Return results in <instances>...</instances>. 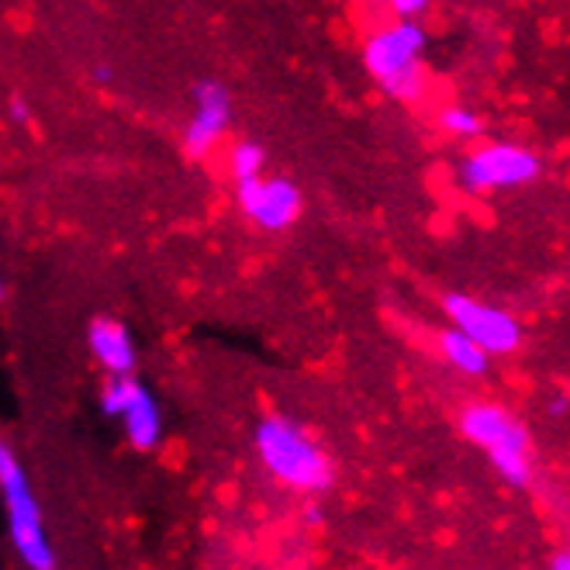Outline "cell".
I'll use <instances>...</instances> for the list:
<instances>
[{"label": "cell", "instance_id": "8992f818", "mask_svg": "<svg viewBox=\"0 0 570 570\" xmlns=\"http://www.w3.org/2000/svg\"><path fill=\"white\" fill-rule=\"evenodd\" d=\"M100 415L111 419L125 443L136 453H153L166 440V415H163V401L156 391L139 377V374H125V377H105L97 394Z\"/></svg>", "mask_w": 570, "mask_h": 570}, {"label": "cell", "instance_id": "3957f363", "mask_svg": "<svg viewBox=\"0 0 570 570\" xmlns=\"http://www.w3.org/2000/svg\"><path fill=\"white\" fill-rule=\"evenodd\" d=\"M0 512H4L8 543L21 570H56L59 557L52 547V535L46 529L42 501L31 488L28 466L18 450L0 440Z\"/></svg>", "mask_w": 570, "mask_h": 570}, {"label": "cell", "instance_id": "52a82bcc", "mask_svg": "<svg viewBox=\"0 0 570 570\" xmlns=\"http://www.w3.org/2000/svg\"><path fill=\"white\" fill-rule=\"evenodd\" d=\"M236 100L222 80H197L190 90V111L180 128V146L190 159H212L232 136Z\"/></svg>", "mask_w": 570, "mask_h": 570}, {"label": "cell", "instance_id": "5b68a950", "mask_svg": "<svg viewBox=\"0 0 570 570\" xmlns=\"http://www.w3.org/2000/svg\"><path fill=\"white\" fill-rule=\"evenodd\" d=\"M543 156L522 142H478L456 166V187L471 197L522 190L543 177Z\"/></svg>", "mask_w": 570, "mask_h": 570}, {"label": "cell", "instance_id": "2e32d148", "mask_svg": "<svg viewBox=\"0 0 570 570\" xmlns=\"http://www.w3.org/2000/svg\"><path fill=\"white\" fill-rule=\"evenodd\" d=\"M550 570H570V550L557 553V557L550 560Z\"/></svg>", "mask_w": 570, "mask_h": 570}, {"label": "cell", "instance_id": "9a60e30c", "mask_svg": "<svg viewBox=\"0 0 570 570\" xmlns=\"http://www.w3.org/2000/svg\"><path fill=\"white\" fill-rule=\"evenodd\" d=\"M547 412H550V419H563V415L570 412V394H553V397H550V405H547Z\"/></svg>", "mask_w": 570, "mask_h": 570}, {"label": "cell", "instance_id": "7c38bea8", "mask_svg": "<svg viewBox=\"0 0 570 570\" xmlns=\"http://www.w3.org/2000/svg\"><path fill=\"white\" fill-rule=\"evenodd\" d=\"M435 125L453 142H478L484 136V115L471 105H460V100L435 115Z\"/></svg>", "mask_w": 570, "mask_h": 570}, {"label": "cell", "instance_id": "9c48e42d", "mask_svg": "<svg viewBox=\"0 0 570 570\" xmlns=\"http://www.w3.org/2000/svg\"><path fill=\"white\" fill-rule=\"evenodd\" d=\"M236 208L256 232L281 236V232L294 228L301 215H305V194H301V187L291 177L259 174L253 180L236 184Z\"/></svg>", "mask_w": 570, "mask_h": 570}, {"label": "cell", "instance_id": "4fadbf2b", "mask_svg": "<svg viewBox=\"0 0 570 570\" xmlns=\"http://www.w3.org/2000/svg\"><path fill=\"white\" fill-rule=\"evenodd\" d=\"M225 174L232 184H243V180L266 174V149L256 139H236L225 149Z\"/></svg>", "mask_w": 570, "mask_h": 570}, {"label": "cell", "instance_id": "8fae6325", "mask_svg": "<svg viewBox=\"0 0 570 570\" xmlns=\"http://www.w3.org/2000/svg\"><path fill=\"white\" fill-rule=\"evenodd\" d=\"M435 350H440L443 363L450 366V371H456L460 377H488L491 360H494L471 340V335H463L453 325L435 335Z\"/></svg>", "mask_w": 570, "mask_h": 570}, {"label": "cell", "instance_id": "d6986e66", "mask_svg": "<svg viewBox=\"0 0 570 570\" xmlns=\"http://www.w3.org/2000/svg\"><path fill=\"white\" fill-rule=\"evenodd\" d=\"M94 77H97V83H108L111 80V70H94Z\"/></svg>", "mask_w": 570, "mask_h": 570}, {"label": "cell", "instance_id": "e0dca14e", "mask_svg": "<svg viewBox=\"0 0 570 570\" xmlns=\"http://www.w3.org/2000/svg\"><path fill=\"white\" fill-rule=\"evenodd\" d=\"M11 108H14L11 115H14L18 121H28V118H31V111H28V105H24V100H11Z\"/></svg>", "mask_w": 570, "mask_h": 570}, {"label": "cell", "instance_id": "ba28073f", "mask_svg": "<svg viewBox=\"0 0 570 570\" xmlns=\"http://www.w3.org/2000/svg\"><path fill=\"white\" fill-rule=\"evenodd\" d=\"M443 315L453 328H460L463 335L488 353V356H512L522 350L525 332L519 325V318L498 305H488V301L474 297V294H463L453 291L443 297Z\"/></svg>", "mask_w": 570, "mask_h": 570}, {"label": "cell", "instance_id": "30bf717a", "mask_svg": "<svg viewBox=\"0 0 570 570\" xmlns=\"http://www.w3.org/2000/svg\"><path fill=\"white\" fill-rule=\"evenodd\" d=\"M87 353L105 377H125L139 371V343L131 328L111 315H100L87 325Z\"/></svg>", "mask_w": 570, "mask_h": 570}, {"label": "cell", "instance_id": "277c9868", "mask_svg": "<svg viewBox=\"0 0 570 570\" xmlns=\"http://www.w3.org/2000/svg\"><path fill=\"white\" fill-rule=\"evenodd\" d=\"M460 435L466 443H474L498 471V478L512 488L532 484V440L525 422L498 401H471L460 409Z\"/></svg>", "mask_w": 570, "mask_h": 570}, {"label": "cell", "instance_id": "ac0fdd59", "mask_svg": "<svg viewBox=\"0 0 570 570\" xmlns=\"http://www.w3.org/2000/svg\"><path fill=\"white\" fill-rule=\"evenodd\" d=\"M4 297H8V277L0 274V305H4Z\"/></svg>", "mask_w": 570, "mask_h": 570}, {"label": "cell", "instance_id": "5bb4252c", "mask_svg": "<svg viewBox=\"0 0 570 570\" xmlns=\"http://www.w3.org/2000/svg\"><path fill=\"white\" fill-rule=\"evenodd\" d=\"M432 4L435 0H381L387 18H401V21H422L432 11Z\"/></svg>", "mask_w": 570, "mask_h": 570}, {"label": "cell", "instance_id": "7a4b0ae2", "mask_svg": "<svg viewBox=\"0 0 570 570\" xmlns=\"http://www.w3.org/2000/svg\"><path fill=\"white\" fill-rule=\"evenodd\" d=\"M425 52H429V31L422 21H401L387 18L377 24L360 46V62L384 97L397 105H415L425 97Z\"/></svg>", "mask_w": 570, "mask_h": 570}, {"label": "cell", "instance_id": "6da1fadb", "mask_svg": "<svg viewBox=\"0 0 570 570\" xmlns=\"http://www.w3.org/2000/svg\"><path fill=\"white\" fill-rule=\"evenodd\" d=\"M253 453L263 474L291 494L318 498L335 481V466L325 446L291 415H263L253 429Z\"/></svg>", "mask_w": 570, "mask_h": 570}]
</instances>
